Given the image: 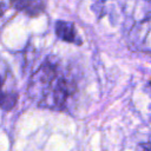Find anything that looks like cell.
<instances>
[{
    "label": "cell",
    "mask_w": 151,
    "mask_h": 151,
    "mask_svg": "<svg viewBox=\"0 0 151 151\" xmlns=\"http://www.w3.org/2000/svg\"><path fill=\"white\" fill-rule=\"evenodd\" d=\"M127 44L133 51L151 53V13L132 26L127 34Z\"/></svg>",
    "instance_id": "cell-2"
},
{
    "label": "cell",
    "mask_w": 151,
    "mask_h": 151,
    "mask_svg": "<svg viewBox=\"0 0 151 151\" xmlns=\"http://www.w3.org/2000/svg\"><path fill=\"white\" fill-rule=\"evenodd\" d=\"M76 93V81L66 76L53 55L46 58L28 80L27 94L38 106L65 110Z\"/></svg>",
    "instance_id": "cell-1"
},
{
    "label": "cell",
    "mask_w": 151,
    "mask_h": 151,
    "mask_svg": "<svg viewBox=\"0 0 151 151\" xmlns=\"http://www.w3.org/2000/svg\"><path fill=\"white\" fill-rule=\"evenodd\" d=\"M136 151H151V134L149 136L146 142L140 143L136 146Z\"/></svg>",
    "instance_id": "cell-6"
},
{
    "label": "cell",
    "mask_w": 151,
    "mask_h": 151,
    "mask_svg": "<svg viewBox=\"0 0 151 151\" xmlns=\"http://www.w3.org/2000/svg\"><path fill=\"white\" fill-rule=\"evenodd\" d=\"M146 1H149V2H151V0H146Z\"/></svg>",
    "instance_id": "cell-8"
},
{
    "label": "cell",
    "mask_w": 151,
    "mask_h": 151,
    "mask_svg": "<svg viewBox=\"0 0 151 151\" xmlns=\"http://www.w3.org/2000/svg\"><path fill=\"white\" fill-rule=\"evenodd\" d=\"M2 85H4V81L0 76V107L8 111L14 107V105L17 103V94L2 91Z\"/></svg>",
    "instance_id": "cell-5"
},
{
    "label": "cell",
    "mask_w": 151,
    "mask_h": 151,
    "mask_svg": "<svg viewBox=\"0 0 151 151\" xmlns=\"http://www.w3.org/2000/svg\"><path fill=\"white\" fill-rule=\"evenodd\" d=\"M55 29V34L57 37L66 42H72V44H77V45H81V39L78 37L77 34V29L73 22H68V21H63V20H58L55 22L54 26Z\"/></svg>",
    "instance_id": "cell-4"
},
{
    "label": "cell",
    "mask_w": 151,
    "mask_h": 151,
    "mask_svg": "<svg viewBox=\"0 0 151 151\" xmlns=\"http://www.w3.org/2000/svg\"><path fill=\"white\" fill-rule=\"evenodd\" d=\"M147 88H149V90H150V91H151V81H150V83H149V85H147Z\"/></svg>",
    "instance_id": "cell-7"
},
{
    "label": "cell",
    "mask_w": 151,
    "mask_h": 151,
    "mask_svg": "<svg viewBox=\"0 0 151 151\" xmlns=\"http://www.w3.org/2000/svg\"><path fill=\"white\" fill-rule=\"evenodd\" d=\"M9 4L14 9L28 17H38L46 9V0H9Z\"/></svg>",
    "instance_id": "cell-3"
}]
</instances>
